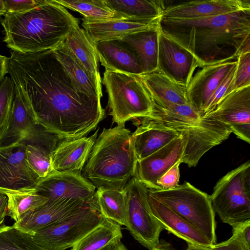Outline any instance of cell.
Segmentation results:
<instances>
[{
	"label": "cell",
	"mask_w": 250,
	"mask_h": 250,
	"mask_svg": "<svg viewBox=\"0 0 250 250\" xmlns=\"http://www.w3.org/2000/svg\"><path fill=\"white\" fill-rule=\"evenodd\" d=\"M232 228V236L250 250V220L240 223Z\"/></svg>",
	"instance_id": "cell-42"
},
{
	"label": "cell",
	"mask_w": 250,
	"mask_h": 250,
	"mask_svg": "<svg viewBox=\"0 0 250 250\" xmlns=\"http://www.w3.org/2000/svg\"><path fill=\"white\" fill-rule=\"evenodd\" d=\"M148 199L152 213L164 229L185 240L188 244L212 245L188 221L149 193Z\"/></svg>",
	"instance_id": "cell-26"
},
{
	"label": "cell",
	"mask_w": 250,
	"mask_h": 250,
	"mask_svg": "<svg viewBox=\"0 0 250 250\" xmlns=\"http://www.w3.org/2000/svg\"><path fill=\"white\" fill-rule=\"evenodd\" d=\"M148 193L181 216L212 244L216 242V221L210 196L188 182Z\"/></svg>",
	"instance_id": "cell-6"
},
{
	"label": "cell",
	"mask_w": 250,
	"mask_h": 250,
	"mask_svg": "<svg viewBox=\"0 0 250 250\" xmlns=\"http://www.w3.org/2000/svg\"><path fill=\"white\" fill-rule=\"evenodd\" d=\"M90 199L88 200L63 199L48 201L39 208L24 214L13 226L33 236L39 229L76 213L85 206Z\"/></svg>",
	"instance_id": "cell-16"
},
{
	"label": "cell",
	"mask_w": 250,
	"mask_h": 250,
	"mask_svg": "<svg viewBox=\"0 0 250 250\" xmlns=\"http://www.w3.org/2000/svg\"><path fill=\"white\" fill-rule=\"evenodd\" d=\"M61 140L42 125L35 123L21 141L25 145L29 166L40 178L45 177L53 170L52 156Z\"/></svg>",
	"instance_id": "cell-18"
},
{
	"label": "cell",
	"mask_w": 250,
	"mask_h": 250,
	"mask_svg": "<svg viewBox=\"0 0 250 250\" xmlns=\"http://www.w3.org/2000/svg\"><path fill=\"white\" fill-rule=\"evenodd\" d=\"M8 197L0 192V228L3 225L7 212Z\"/></svg>",
	"instance_id": "cell-43"
},
{
	"label": "cell",
	"mask_w": 250,
	"mask_h": 250,
	"mask_svg": "<svg viewBox=\"0 0 250 250\" xmlns=\"http://www.w3.org/2000/svg\"><path fill=\"white\" fill-rule=\"evenodd\" d=\"M220 121L239 139L250 143V85L234 90L225 96L207 115Z\"/></svg>",
	"instance_id": "cell-12"
},
{
	"label": "cell",
	"mask_w": 250,
	"mask_h": 250,
	"mask_svg": "<svg viewBox=\"0 0 250 250\" xmlns=\"http://www.w3.org/2000/svg\"><path fill=\"white\" fill-rule=\"evenodd\" d=\"M159 27L191 53L201 67L250 52V9L192 19L162 17Z\"/></svg>",
	"instance_id": "cell-2"
},
{
	"label": "cell",
	"mask_w": 250,
	"mask_h": 250,
	"mask_svg": "<svg viewBox=\"0 0 250 250\" xmlns=\"http://www.w3.org/2000/svg\"><path fill=\"white\" fill-rule=\"evenodd\" d=\"M0 22L7 46L21 53L53 50L79 25L77 19L55 0H41L24 13H6Z\"/></svg>",
	"instance_id": "cell-3"
},
{
	"label": "cell",
	"mask_w": 250,
	"mask_h": 250,
	"mask_svg": "<svg viewBox=\"0 0 250 250\" xmlns=\"http://www.w3.org/2000/svg\"><path fill=\"white\" fill-rule=\"evenodd\" d=\"M185 250H249L238 240L233 236L228 240L208 246L188 244Z\"/></svg>",
	"instance_id": "cell-39"
},
{
	"label": "cell",
	"mask_w": 250,
	"mask_h": 250,
	"mask_svg": "<svg viewBox=\"0 0 250 250\" xmlns=\"http://www.w3.org/2000/svg\"><path fill=\"white\" fill-rule=\"evenodd\" d=\"M63 43L92 74L101 76L98 70L99 58L95 42L83 28L75 27Z\"/></svg>",
	"instance_id": "cell-30"
},
{
	"label": "cell",
	"mask_w": 250,
	"mask_h": 250,
	"mask_svg": "<svg viewBox=\"0 0 250 250\" xmlns=\"http://www.w3.org/2000/svg\"><path fill=\"white\" fill-rule=\"evenodd\" d=\"M3 193L8 197L7 216L15 222L24 214L41 207L48 200L47 198L38 194L35 188Z\"/></svg>",
	"instance_id": "cell-32"
},
{
	"label": "cell",
	"mask_w": 250,
	"mask_h": 250,
	"mask_svg": "<svg viewBox=\"0 0 250 250\" xmlns=\"http://www.w3.org/2000/svg\"><path fill=\"white\" fill-rule=\"evenodd\" d=\"M250 9V0H194L165 8L162 17L171 19H192Z\"/></svg>",
	"instance_id": "cell-19"
},
{
	"label": "cell",
	"mask_w": 250,
	"mask_h": 250,
	"mask_svg": "<svg viewBox=\"0 0 250 250\" xmlns=\"http://www.w3.org/2000/svg\"><path fill=\"white\" fill-rule=\"evenodd\" d=\"M148 189L135 177L126 185L124 189L126 198L125 226L137 241L153 250L159 243L160 234L164 228L152 213Z\"/></svg>",
	"instance_id": "cell-10"
},
{
	"label": "cell",
	"mask_w": 250,
	"mask_h": 250,
	"mask_svg": "<svg viewBox=\"0 0 250 250\" xmlns=\"http://www.w3.org/2000/svg\"><path fill=\"white\" fill-rule=\"evenodd\" d=\"M236 60L237 64L235 78L230 93L240 88L250 85V52L241 53L237 57Z\"/></svg>",
	"instance_id": "cell-37"
},
{
	"label": "cell",
	"mask_w": 250,
	"mask_h": 250,
	"mask_svg": "<svg viewBox=\"0 0 250 250\" xmlns=\"http://www.w3.org/2000/svg\"><path fill=\"white\" fill-rule=\"evenodd\" d=\"M97 203L95 193L79 211L66 219L36 231L35 242L46 250H65L104 222Z\"/></svg>",
	"instance_id": "cell-9"
},
{
	"label": "cell",
	"mask_w": 250,
	"mask_h": 250,
	"mask_svg": "<svg viewBox=\"0 0 250 250\" xmlns=\"http://www.w3.org/2000/svg\"><path fill=\"white\" fill-rule=\"evenodd\" d=\"M122 238V237H118L115 238L100 250H114L117 247L119 242L121 241Z\"/></svg>",
	"instance_id": "cell-46"
},
{
	"label": "cell",
	"mask_w": 250,
	"mask_h": 250,
	"mask_svg": "<svg viewBox=\"0 0 250 250\" xmlns=\"http://www.w3.org/2000/svg\"><path fill=\"white\" fill-rule=\"evenodd\" d=\"M123 237L121 226L105 219L79 242L71 250H100L115 238Z\"/></svg>",
	"instance_id": "cell-33"
},
{
	"label": "cell",
	"mask_w": 250,
	"mask_h": 250,
	"mask_svg": "<svg viewBox=\"0 0 250 250\" xmlns=\"http://www.w3.org/2000/svg\"><path fill=\"white\" fill-rule=\"evenodd\" d=\"M141 119L131 139L137 160H142L162 148L180 136L172 128L147 119Z\"/></svg>",
	"instance_id": "cell-22"
},
{
	"label": "cell",
	"mask_w": 250,
	"mask_h": 250,
	"mask_svg": "<svg viewBox=\"0 0 250 250\" xmlns=\"http://www.w3.org/2000/svg\"><path fill=\"white\" fill-rule=\"evenodd\" d=\"M137 161L130 130L125 125L104 128L82 175L97 189L123 190L135 175Z\"/></svg>",
	"instance_id": "cell-4"
},
{
	"label": "cell",
	"mask_w": 250,
	"mask_h": 250,
	"mask_svg": "<svg viewBox=\"0 0 250 250\" xmlns=\"http://www.w3.org/2000/svg\"><path fill=\"white\" fill-rule=\"evenodd\" d=\"M153 250H176L170 243L162 240Z\"/></svg>",
	"instance_id": "cell-45"
},
{
	"label": "cell",
	"mask_w": 250,
	"mask_h": 250,
	"mask_svg": "<svg viewBox=\"0 0 250 250\" xmlns=\"http://www.w3.org/2000/svg\"><path fill=\"white\" fill-rule=\"evenodd\" d=\"M200 66L188 51L164 35L159 29L158 69L187 88L195 70Z\"/></svg>",
	"instance_id": "cell-13"
},
{
	"label": "cell",
	"mask_w": 250,
	"mask_h": 250,
	"mask_svg": "<svg viewBox=\"0 0 250 250\" xmlns=\"http://www.w3.org/2000/svg\"><path fill=\"white\" fill-rule=\"evenodd\" d=\"M236 67L217 87L208 102L203 115H207L213 111L220 101L230 93L235 78Z\"/></svg>",
	"instance_id": "cell-38"
},
{
	"label": "cell",
	"mask_w": 250,
	"mask_h": 250,
	"mask_svg": "<svg viewBox=\"0 0 250 250\" xmlns=\"http://www.w3.org/2000/svg\"><path fill=\"white\" fill-rule=\"evenodd\" d=\"M108 97V107L114 123L126 122L150 113L152 104L138 75L105 69L103 78Z\"/></svg>",
	"instance_id": "cell-7"
},
{
	"label": "cell",
	"mask_w": 250,
	"mask_h": 250,
	"mask_svg": "<svg viewBox=\"0 0 250 250\" xmlns=\"http://www.w3.org/2000/svg\"><path fill=\"white\" fill-rule=\"evenodd\" d=\"M100 210L105 219L125 226L126 198L123 190L98 188L95 192Z\"/></svg>",
	"instance_id": "cell-31"
},
{
	"label": "cell",
	"mask_w": 250,
	"mask_h": 250,
	"mask_svg": "<svg viewBox=\"0 0 250 250\" xmlns=\"http://www.w3.org/2000/svg\"><path fill=\"white\" fill-rule=\"evenodd\" d=\"M4 1L6 13H22L37 6L41 0H4Z\"/></svg>",
	"instance_id": "cell-41"
},
{
	"label": "cell",
	"mask_w": 250,
	"mask_h": 250,
	"mask_svg": "<svg viewBox=\"0 0 250 250\" xmlns=\"http://www.w3.org/2000/svg\"><path fill=\"white\" fill-rule=\"evenodd\" d=\"M99 129L91 136L61 140L52 158L53 170L81 174L98 136Z\"/></svg>",
	"instance_id": "cell-20"
},
{
	"label": "cell",
	"mask_w": 250,
	"mask_h": 250,
	"mask_svg": "<svg viewBox=\"0 0 250 250\" xmlns=\"http://www.w3.org/2000/svg\"><path fill=\"white\" fill-rule=\"evenodd\" d=\"M159 33L158 24L119 39L134 52L141 66L143 74L158 69Z\"/></svg>",
	"instance_id": "cell-28"
},
{
	"label": "cell",
	"mask_w": 250,
	"mask_h": 250,
	"mask_svg": "<svg viewBox=\"0 0 250 250\" xmlns=\"http://www.w3.org/2000/svg\"><path fill=\"white\" fill-rule=\"evenodd\" d=\"M0 250H46L37 244L33 236L13 225L0 228Z\"/></svg>",
	"instance_id": "cell-35"
},
{
	"label": "cell",
	"mask_w": 250,
	"mask_h": 250,
	"mask_svg": "<svg viewBox=\"0 0 250 250\" xmlns=\"http://www.w3.org/2000/svg\"><path fill=\"white\" fill-rule=\"evenodd\" d=\"M15 94L14 82L10 77L5 76L0 85V133L8 119Z\"/></svg>",
	"instance_id": "cell-36"
},
{
	"label": "cell",
	"mask_w": 250,
	"mask_h": 250,
	"mask_svg": "<svg viewBox=\"0 0 250 250\" xmlns=\"http://www.w3.org/2000/svg\"><path fill=\"white\" fill-rule=\"evenodd\" d=\"M161 18L151 20L114 18L100 21L83 18L82 25L91 39L97 42L119 40L129 34L154 27L159 24Z\"/></svg>",
	"instance_id": "cell-21"
},
{
	"label": "cell",
	"mask_w": 250,
	"mask_h": 250,
	"mask_svg": "<svg viewBox=\"0 0 250 250\" xmlns=\"http://www.w3.org/2000/svg\"><path fill=\"white\" fill-rule=\"evenodd\" d=\"M8 57L0 55V85L8 73Z\"/></svg>",
	"instance_id": "cell-44"
},
{
	"label": "cell",
	"mask_w": 250,
	"mask_h": 250,
	"mask_svg": "<svg viewBox=\"0 0 250 250\" xmlns=\"http://www.w3.org/2000/svg\"><path fill=\"white\" fill-rule=\"evenodd\" d=\"M116 18L151 20L162 17L165 10L163 0H104Z\"/></svg>",
	"instance_id": "cell-29"
},
{
	"label": "cell",
	"mask_w": 250,
	"mask_h": 250,
	"mask_svg": "<svg viewBox=\"0 0 250 250\" xmlns=\"http://www.w3.org/2000/svg\"><path fill=\"white\" fill-rule=\"evenodd\" d=\"M147 119L173 128L182 136L184 149L182 163L195 167L210 149L227 139L232 133L223 122L202 116L189 104L167 108L152 105Z\"/></svg>",
	"instance_id": "cell-5"
},
{
	"label": "cell",
	"mask_w": 250,
	"mask_h": 250,
	"mask_svg": "<svg viewBox=\"0 0 250 250\" xmlns=\"http://www.w3.org/2000/svg\"><path fill=\"white\" fill-rule=\"evenodd\" d=\"M101 64L105 69L134 75L143 74L132 50L119 40L95 42Z\"/></svg>",
	"instance_id": "cell-25"
},
{
	"label": "cell",
	"mask_w": 250,
	"mask_h": 250,
	"mask_svg": "<svg viewBox=\"0 0 250 250\" xmlns=\"http://www.w3.org/2000/svg\"><path fill=\"white\" fill-rule=\"evenodd\" d=\"M180 164L173 166L157 180V185L160 189L173 188L179 186Z\"/></svg>",
	"instance_id": "cell-40"
},
{
	"label": "cell",
	"mask_w": 250,
	"mask_h": 250,
	"mask_svg": "<svg viewBox=\"0 0 250 250\" xmlns=\"http://www.w3.org/2000/svg\"><path fill=\"white\" fill-rule=\"evenodd\" d=\"M237 64V60H233L202 66L186 88L188 103L203 115L209 99Z\"/></svg>",
	"instance_id": "cell-15"
},
{
	"label": "cell",
	"mask_w": 250,
	"mask_h": 250,
	"mask_svg": "<svg viewBox=\"0 0 250 250\" xmlns=\"http://www.w3.org/2000/svg\"><path fill=\"white\" fill-rule=\"evenodd\" d=\"M40 178L29 166L24 144L0 147V192L34 188Z\"/></svg>",
	"instance_id": "cell-11"
},
{
	"label": "cell",
	"mask_w": 250,
	"mask_h": 250,
	"mask_svg": "<svg viewBox=\"0 0 250 250\" xmlns=\"http://www.w3.org/2000/svg\"><path fill=\"white\" fill-rule=\"evenodd\" d=\"M53 52L75 88L91 98L101 100L103 95L101 76L90 73L63 42Z\"/></svg>",
	"instance_id": "cell-23"
},
{
	"label": "cell",
	"mask_w": 250,
	"mask_h": 250,
	"mask_svg": "<svg viewBox=\"0 0 250 250\" xmlns=\"http://www.w3.org/2000/svg\"><path fill=\"white\" fill-rule=\"evenodd\" d=\"M15 86V94L11 110L7 121L0 133V147L9 146L20 142L36 123L21 92Z\"/></svg>",
	"instance_id": "cell-27"
},
{
	"label": "cell",
	"mask_w": 250,
	"mask_h": 250,
	"mask_svg": "<svg viewBox=\"0 0 250 250\" xmlns=\"http://www.w3.org/2000/svg\"><path fill=\"white\" fill-rule=\"evenodd\" d=\"M210 198L215 213L232 228L250 220V161L219 179Z\"/></svg>",
	"instance_id": "cell-8"
},
{
	"label": "cell",
	"mask_w": 250,
	"mask_h": 250,
	"mask_svg": "<svg viewBox=\"0 0 250 250\" xmlns=\"http://www.w3.org/2000/svg\"><path fill=\"white\" fill-rule=\"evenodd\" d=\"M138 75L150 97L152 105L167 108L174 105L188 104L186 88L158 69Z\"/></svg>",
	"instance_id": "cell-24"
},
{
	"label": "cell",
	"mask_w": 250,
	"mask_h": 250,
	"mask_svg": "<svg viewBox=\"0 0 250 250\" xmlns=\"http://www.w3.org/2000/svg\"><path fill=\"white\" fill-rule=\"evenodd\" d=\"M96 187L82 174L52 170L40 178L35 189L48 201L63 199L88 200L96 192Z\"/></svg>",
	"instance_id": "cell-14"
},
{
	"label": "cell",
	"mask_w": 250,
	"mask_h": 250,
	"mask_svg": "<svg viewBox=\"0 0 250 250\" xmlns=\"http://www.w3.org/2000/svg\"><path fill=\"white\" fill-rule=\"evenodd\" d=\"M184 144L180 135L150 155L137 161L134 177L149 189H160L157 180L177 163H182Z\"/></svg>",
	"instance_id": "cell-17"
},
{
	"label": "cell",
	"mask_w": 250,
	"mask_h": 250,
	"mask_svg": "<svg viewBox=\"0 0 250 250\" xmlns=\"http://www.w3.org/2000/svg\"><path fill=\"white\" fill-rule=\"evenodd\" d=\"M7 70L36 123L62 140L84 137L105 117L101 100L75 88L53 50L11 51Z\"/></svg>",
	"instance_id": "cell-1"
},
{
	"label": "cell",
	"mask_w": 250,
	"mask_h": 250,
	"mask_svg": "<svg viewBox=\"0 0 250 250\" xmlns=\"http://www.w3.org/2000/svg\"><path fill=\"white\" fill-rule=\"evenodd\" d=\"M6 13L4 0H0V16L4 15Z\"/></svg>",
	"instance_id": "cell-47"
},
{
	"label": "cell",
	"mask_w": 250,
	"mask_h": 250,
	"mask_svg": "<svg viewBox=\"0 0 250 250\" xmlns=\"http://www.w3.org/2000/svg\"><path fill=\"white\" fill-rule=\"evenodd\" d=\"M57 3L73 11L79 12L83 18L100 21L116 18L115 14L104 0H55Z\"/></svg>",
	"instance_id": "cell-34"
},
{
	"label": "cell",
	"mask_w": 250,
	"mask_h": 250,
	"mask_svg": "<svg viewBox=\"0 0 250 250\" xmlns=\"http://www.w3.org/2000/svg\"><path fill=\"white\" fill-rule=\"evenodd\" d=\"M114 250H127L125 245L121 242H119L117 247Z\"/></svg>",
	"instance_id": "cell-48"
}]
</instances>
